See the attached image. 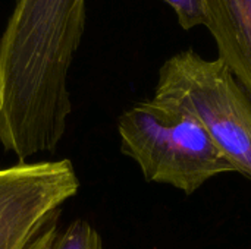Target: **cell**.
I'll return each mask as SVG.
<instances>
[{"label": "cell", "instance_id": "cell-1", "mask_svg": "<svg viewBox=\"0 0 251 249\" xmlns=\"http://www.w3.org/2000/svg\"><path fill=\"white\" fill-rule=\"evenodd\" d=\"M85 0H16L0 35V142L19 163L53 151L72 112L68 72Z\"/></svg>", "mask_w": 251, "mask_h": 249}, {"label": "cell", "instance_id": "cell-2", "mask_svg": "<svg viewBox=\"0 0 251 249\" xmlns=\"http://www.w3.org/2000/svg\"><path fill=\"white\" fill-rule=\"evenodd\" d=\"M121 147L146 181L171 185L187 195L212 178L235 172L200 120L182 104L153 95L118 120Z\"/></svg>", "mask_w": 251, "mask_h": 249}, {"label": "cell", "instance_id": "cell-3", "mask_svg": "<svg viewBox=\"0 0 251 249\" xmlns=\"http://www.w3.org/2000/svg\"><path fill=\"white\" fill-rule=\"evenodd\" d=\"M154 95L188 109L234 170L251 181V97L219 57L176 53L160 68Z\"/></svg>", "mask_w": 251, "mask_h": 249}, {"label": "cell", "instance_id": "cell-4", "mask_svg": "<svg viewBox=\"0 0 251 249\" xmlns=\"http://www.w3.org/2000/svg\"><path fill=\"white\" fill-rule=\"evenodd\" d=\"M79 188L69 160L0 169V249H47L60 207Z\"/></svg>", "mask_w": 251, "mask_h": 249}, {"label": "cell", "instance_id": "cell-5", "mask_svg": "<svg viewBox=\"0 0 251 249\" xmlns=\"http://www.w3.org/2000/svg\"><path fill=\"white\" fill-rule=\"evenodd\" d=\"M204 26L219 59L251 97V0H207Z\"/></svg>", "mask_w": 251, "mask_h": 249}, {"label": "cell", "instance_id": "cell-6", "mask_svg": "<svg viewBox=\"0 0 251 249\" xmlns=\"http://www.w3.org/2000/svg\"><path fill=\"white\" fill-rule=\"evenodd\" d=\"M47 249H103L99 232L85 220H75L57 230Z\"/></svg>", "mask_w": 251, "mask_h": 249}, {"label": "cell", "instance_id": "cell-7", "mask_svg": "<svg viewBox=\"0 0 251 249\" xmlns=\"http://www.w3.org/2000/svg\"><path fill=\"white\" fill-rule=\"evenodd\" d=\"M176 13L179 25L188 31L199 25H206L207 0H163Z\"/></svg>", "mask_w": 251, "mask_h": 249}]
</instances>
